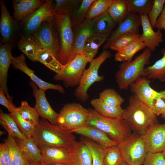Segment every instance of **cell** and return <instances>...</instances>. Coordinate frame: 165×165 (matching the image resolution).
Masks as SVG:
<instances>
[{"label":"cell","mask_w":165,"mask_h":165,"mask_svg":"<svg viewBox=\"0 0 165 165\" xmlns=\"http://www.w3.org/2000/svg\"><path fill=\"white\" fill-rule=\"evenodd\" d=\"M157 116L151 108L133 94L129 97L128 105L123 109L122 118L134 133L141 135L159 123Z\"/></svg>","instance_id":"cell-1"},{"label":"cell","mask_w":165,"mask_h":165,"mask_svg":"<svg viewBox=\"0 0 165 165\" xmlns=\"http://www.w3.org/2000/svg\"><path fill=\"white\" fill-rule=\"evenodd\" d=\"M32 138L38 146L61 147L72 145L75 141L72 133L53 125L41 118Z\"/></svg>","instance_id":"cell-2"},{"label":"cell","mask_w":165,"mask_h":165,"mask_svg":"<svg viewBox=\"0 0 165 165\" xmlns=\"http://www.w3.org/2000/svg\"><path fill=\"white\" fill-rule=\"evenodd\" d=\"M88 110L89 115L86 125L94 126L100 129L119 144L131 134V130L122 117L105 116L94 109H89Z\"/></svg>","instance_id":"cell-3"},{"label":"cell","mask_w":165,"mask_h":165,"mask_svg":"<svg viewBox=\"0 0 165 165\" xmlns=\"http://www.w3.org/2000/svg\"><path fill=\"white\" fill-rule=\"evenodd\" d=\"M151 51L148 48L130 62H124L116 75V82L121 90H126L140 78L144 76L145 66L149 64Z\"/></svg>","instance_id":"cell-4"},{"label":"cell","mask_w":165,"mask_h":165,"mask_svg":"<svg viewBox=\"0 0 165 165\" xmlns=\"http://www.w3.org/2000/svg\"><path fill=\"white\" fill-rule=\"evenodd\" d=\"M53 13V21L58 33L60 44L59 61L64 65L73 59L74 33L70 15L66 13Z\"/></svg>","instance_id":"cell-5"},{"label":"cell","mask_w":165,"mask_h":165,"mask_svg":"<svg viewBox=\"0 0 165 165\" xmlns=\"http://www.w3.org/2000/svg\"><path fill=\"white\" fill-rule=\"evenodd\" d=\"M111 56L110 51L104 50L98 57L90 62V66L84 71L80 83L75 92L78 100L83 102L87 101L89 98L87 92L90 87L95 82L104 79L102 75H99L98 70L103 63Z\"/></svg>","instance_id":"cell-6"},{"label":"cell","mask_w":165,"mask_h":165,"mask_svg":"<svg viewBox=\"0 0 165 165\" xmlns=\"http://www.w3.org/2000/svg\"><path fill=\"white\" fill-rule=\"evenodd\" d=\"M59 114L57 126L70 132L86 124L89 112L80 104L72 103L65 105Z\"/></svg>","instance_id":"cell-7"},{"label":"cell","mask_w":165,"mask_h":165,"mask_svg":"<svg viewBox=\"0 0 165 165\" xmlns=\"http://www.w3.org/2000/svg\"><path fill=\"white\" fill-rule=\"evenodd\" d=\"M118 147L124 161L130 165L143 164L148 153L141 135L134 133Z\"/></svg>","instance_id":"cell-8"},{"label":"cell","mask_w":165,"mask_h":165,"mask_svg":"<svg viewBox=\"0 0 165 165\" xmlns=\"http://www.w3.org/2000/svg\"><path fill=\"white\" fill-rule=\"evenodd\" d=\"M0 7L1 42L15 48L22 37L19 23L11 16L3 0L0 1Z\"/></svg>","instance_id":"cell-9"},{"label":"cell","mask_w":165,"mask_h":165,"mask_svg":"<svg viewBox=\"0 0 165 165\" xmlns=\"http://www.w3.org/2000/svg\"><path fill=\"white\" fill-rule=\"evenodd\" d=\"M88 62L83 56L78 54L64 65L61 72L56 74L53 79L57 81H62L67 88L79 85Z\"/></svg>","instance_id":"cell-10"},{"label":"cell","mask_w":165,"mask_h":165,"mask_svg":"<svg viewBox=\"0 0 165 165\" xmlns=\"http://www.w3.org/2000/svg\"><path fill=\"white\" fill-rule=\"evenodd\" d=\"M53 17L43 22L32 35L40 42L43 49L51 52L59 61L60 42L57 30L53 21Z\"/></svg>","instance_id":"cell-11"},{"label":"cell","mask_w":165,"mask_h":165,"mask_svg":"<svg viewBox=\"0 0 165 165\" xmlns=\"http://www.w3.org/2000/svg\"><path fill=\"white\" fill-rule=\"evenodd\" d=\"M53 1L45 0L39 7L19 23L22 37L32 35L43 22L53 16L51 9Z\"/></svg>","instance_id":"cell-12"},{"label":"cell","mask_w":165,"mask_h":165,"mask_svg":"<svg viewBox=\"0 0 165 165\" xmlns=\"http://www.w3.org/2000/svg\"><path fill=\"white\" fill-rule=\"evenodd\" d=\"M148 152H162L165 149V123L156 124L141 135Z\"/></svg>","instance_id":"cell-13"},{"label":"cell","mask_w":165,"mask_h":165,"mask_svg":"<svg viewBox=\"0 0 165 165\" xmlns=\"http://www.w3.org/2000/svg\"><path fill=\"white\" fill-rule=\"evenodd\" d=\"M39 148L43 161L47 165L63 163H72L74 152L72 145L61 147L43 146Z\"/></svg>","instance_id":"cell-14"},{"label":"cell","mask_w":165,"mask_h":165,"mask_svg":"<svg viewBox=\"0 0 165 165\" xmlns=\"http://www.w3.org/2000/svg\"><path fill=\"white\" fill-rule=\"evenodd\" d=\"M30 85L35 100L34 108L41 118L47 120L53 125H57L59 114L52 108L46 98L45 91L39 89L33 82Z\"/></svg>","instance_id":"cell-15"},{"label":"cell","mask_w":165,"mask_h":165,"mask_svg":"<svg viewBox=\"0 0 165 165\" xmlns=\"http://www.w3.org/2000/svg\"><path fill=\"white\" fill-rule=\"evenodd\" d=\"M12 64L14 68L22 71L28 76L39 89L45 91L49 89H52L61 93H65L64 88L61 85L45 82L37 77L35 74L34 71L28 67L25 55L23 53L17 57H14Z\"/></svg>","instance_id":"cell-16"},{"label":"cell","mask_w":165,"mask_h":165,"mask_svg":"<svg viewBox=\"0 0 165 165\" xmlns=\"http://www.w3.org/2000/svg\"><path fill=\"white\" fill-rule=\"evenodd\" d=\"M151 81L141 77L130 86L131 92L141 101L152 108L154 100L160 95L150 86Z\"/></svg>","instance_id":"cell-17"},{"label":"cell","mask_w":165,"mask_h":165,"mask_svg":"<svg viewBox=\"0 0 165 165\" xmlns=\"http://www.w3.org/2000/svg\"><path fill=\"white\" fill-rule=\"evenodd\" d=\"M141 26V23L140 15L130 12L123 20L119 23L116 28L108 38L103 49H108L110 44L121 35L131 32L138 33L139 27Z\"/></svg>","instance_id":"cell-18"},{"label":"cell","mask_w":165,"mask_h":165,"mask_svg":"<svg viewBox=\"0 0 165 165\" xmlns=\"http://www.w3.org/2000/svg\"><path fill=\"white\" fill-rule=\"evenodd\" d=\"M70 132L82 135L107 148L117 146L119 144L118 142L111 139L105 132L93 126L86 125Z\"/></svg>","instance_id":"cell-19"},{"label":"cell","mask_w":165,"mask_h":165,"mask_svg":"<svg viewBox=\"0 0 165 165\" xmlns=\"http://www.w3.org/2000/svg\"><path fill=\"white\" fill-rule=\"evenodd\" d=\"M12 47L10 45L0 43V86L7 98L12 102L13 98L9 94L7 86L8 72L12 64L13 57Z\"/></svg>","instance_id":"cell-20"},{"label":"cell","mask_w":165,"mask_h":165,"mask_svg":"<svg viewBox=\"0 0 165 165\" xmlns=\"http://www.w3.org/2000/svg\"><path fill=\"white\" fill-rule=\"evenodd\" d=\"M140 15L143 30L141 37L146 47L151 51H153L163 41L162 33L160 30L156 31L153 30L148 15Z\"/></svg>","instance_id":"cell-21"},{"label":"cell","mask_w":165,"mask_h":165,"mask_svg":"<svg viewBox=\"0 0 165 165\" xmlns=\"http://www.w3.org/2000/svg\"><path fill=\"white\" fill-rule=\"evenodd\" d=\"M77 26L75 33L73 32V58L81 53L86 42L94 33L91 20L85 19Z\"/></svg>","instance_id":"cell-22"},{"label":"cell","mask_w":165,"mask_h":165,"mask_svg":"<svg viewBox=\"0 0 165 165\" xmlns=\"http://www.w3.org/2000/svg\"><path fill=\"white\" fill-rule=\"evenodd\" d=\"M16 140L24 155L30 163L33 165H47L44 161L41 151L32 137Z\"/></svg>","instance_id":"cell-23"},{"label":"cell","mask_w":165,"mask_h":165,"mask_svg":"<svg viewBox=\"0 0 165 165\" xmlns=\"http://www.w3.org/2000/svg\"><path fill=\"white\" fill-rule=\"evenodd\" d=\"M45 0H13V14L16 21L20 22L39 7Z\"/></svg>","instance_id":"cell-24"},{"label":"cell","mask_w":165,"mask_h":165,"mask_svg":"<svg viewBox=\"0 0 165 165\" xmlns=\"http://www.w3.org/2000/svg\"><path fill=\"white\" fill-rule=\"evenodd\" d=\"M109 35L93 33L86 42L80 54L90 62L97 53L100 46L108 39Z\"/></svg>","instance_id":"cell-25"},{"label":"cell","mask_w":165,"mask_h":165,"mask_svg":"<svg viewBox=\"0 0 165 165\" xmlns=\"http://www.w3.org/2000/svg\"><path fill=\"white\" fill-rule=\"evenodd\" d=\"M17 46L22 53L33 62L37 61L36 55L38 51L43 48L40 42L32 35L22 37Z\"/></svg>","instance_id":"cell-26"},{"label":"cell","mask_w":165,"mask_h":165,"mask_svg":"<svg viewBox=\"0 0 165 165\" xmlns=\"http://www.w3.org/2000/svg\"><path fill=\"white\" fill-rule=\"evenodd\" d=\"M146 47L141 35L140 37L117 51L115 55V60L122 62H130L137 53Z\"/></svg>","instance_id":"cell-27"},{"label":"cell","mask_w":165,"mask_h":165,"mask_svg":"<svg viewBox=\"0 0 165 165\" xmlns=\"http://www.w3.org/2000/svg\"><path fill=\"white\" fill-rule=\"evenodd\" d=\"M74 156L73 165H92V157L88 146L82 141H75L72 144Z\"/></svg>","instance_id":"cell-28"},{"label":"cell","mask_w":165,"mask_h":165,"mask_svg":"<svg viewBox=\"0 0 165 165\" xmlns=\"http://www.w3.org/2000/svg\"><path fill=\"white\" fill-rule=\"evenodd\" d=\"M10 153L11 165H30V163L25 156L18 146L15 138L8 134L4 140Z\"/></svg>","instance_id":"cell-29"},{"label":"cell","mask_w":165,"mask_h":165,"mask_svg":"<svg viewBox=\"0 0 165 165\" xmlns=\"http://www.w3.org/2000/svg\"><path fill=\"white\" fill-rule=\"evenodd\" d=\"M91 21L94 33L109 35L116 24L108 11L94 18Z\"/></svg>","instance_id":"cell-30"},{"label":"cell","mask_w":165,"mask_h":165,"mask_svg":"<svg viewBox=\"0 0 165 165\" xmlns=\"http://www.w3.org/2000/svg\"><path fill=\"white\" fill-rule=\"evenodd\" d=\"M162 57L152 65L145 68L144 76L148 79L165 81V47L161 50Z\"/></svg>","instance_id":"cell-31"},{"label":"cell","mask_w":165,"mask_h":165,"mask_svg":"<svg viewBox=\"0 0 165 165\" xmlns=\"http://www.w3.org/2000/svg\"><path fill=\"white\" fill-rule=\"evenodd\" d=\"M37 61H39L56 74L60 73L64 65L62 64L50 51L42 48L36 55Z\"/></svg>","instance_id":"cell-32"},{"label":"cell","mask_w":165,"mask_h":165,"mask_svg":"<svg viewBox=\"0 0 165 165\" xmlns=\"http://www.w3.org/2000/svg\"><path fill=\"white\" fill-rule=\"evenodd\" d=\"M107 11L116 23L123 20L130 12L127 0H113Z\"/></svg>","instance_id":"cell-33"},{"label":"cell","mask_w":165,"mask_h":165,"mask_svg":"<svg viewBox=\"0 0 165 165\" xmlns=\"http://www.w3.org/2000/svg\"><path fill=\"white\" fill-rule=\"evenodd\" d=\"M81 140L89 148L92 157V165H104V160L108 148L92 140L82 137Z\"/></svg>","instance_id":"cell-34"},{"label":"cell","mask_w":165,"mask_h":165,"mask_svg":"<svg viewBox=\"0 0 165 165\" xmlns=\"http://www.w3.org/2000/svg\"><path fill=\"white\" fill-rule=\"evenodd\" d=\"M90 104L94 110L102 115L112 118L122 117L124 109L121 107H111L103 102L99 98L91 100Z\"/></svg>","instance_id":"cell-35"},{"label":"cell","mask_w":165,"mask_h":165,"mask_svg":"<svg viewBox=\"0 0 165 165\" xmlns=\"http://www.w3.org/2000/svg\"><path fill=\"white\" fill-rule=\"evenodd\" d=\"M0 123L8 134L14 138L22 140L27 138L21 132L12 117L9 114L4 112L2 109L0 111Z\"/></svg>","instance_id":"cell-36"},{"label":"cell","mask_w":165,"mask_h":165,"mask_svg":"<svg viewBox=\"0 0 165 165\" xmlns=\"http://www.w3.org/2000/svg\"><path fill=\"white\" fill-rule=\"evenodd\" d=\"M17 111L25 120L35 127L39 120V116L34 107H31L27 101H23L19 107L16 108Z\"/></svg>","instance_id":"cell-37"},{"label":"cell","mask_w":165,"mask_h":165,"mask_svg":"<svg viewBox=\"0 0 165 165\" xmlns=\"http://www.w3.org/2000/svg\"><path fill=\"white\" fill-rule=\"evenodd\" d=\"M82 0H53L51 9L53 13H66L70 15L80 4Z\"/></svg>","instance_id":"cell-38"},{"label":"cell","mask_w":165,"mask_h":165,"mask_svg":"<svg viewBox=\"0 0 165 165\" xmlns=\"http://www.w3.org/2000/svg\"><path fill=\"white\" fill-rule=\"evenodd\" d=\"M113 0H95L87 12L86 19L92 20L107 11Z\"/></svg>","instance_id":"cell-39"},{"label":"cell","mask_w":165,"mask_h":165,"mask_svg":"<svg viewBox=\"0 0 165 165\" xmlns=\"http://www.w3.org/2000/svg\"><path fill=\"white\" fill-rule=\"evenodd\" d=\"M95 0H82L78 7L70 14L72 26H77L85 19L89 8Z\"/></svg>","instance_id":"cell-40"},{"label":"cell","mask_w":165,"mask_h":165,"mask_svg":"<svg viewBox=\"0 0 165 165\" xmlns=\"http://www.w3.org/2000/svg\"><path fill=\"white\" fill-rule=\"evenodd\" d=\"M99 98L104 103L112 107H119L124 99L114 89H107L100 93Z\"/></svg>","instance_id":"cell-41"},{"label":"cell","mask_w":165,"mask_h":165,"mask_svg":"<svg viewBox=\"0 0 165 165\" xmlns=\"http://www.w3.org/2000/svg\"><path fill=\"white\" fill-rule=\"evenodd\" d=\"M130 12L139 15H148L153 4V0H127Z\"/></svg>","instance_id":"cell-42"},{"label":"cell","mask_w":165,"mask_h":165,"mask_svg":"<svg viewBox=\"0 0 165 165\" xmlns=\"http://www.w3.org/2000/svg\"><path fill=\"white\" fill-rule=\"evenodd\" d=\"M141 36V35L138 33L135 32L126 33L119 36L113 41L109 46L108 49L117 51Z\"/></svg>","instance_id":"cell-43"},{"label":"cell","mask_w":165,"mask_h":165,"mask_svg":"<svg viewBox=\"0 0 165 165\" xmlns=\"http://www.w3.org/2000/svg\"><path fill=\"white\" fill-rule=\"evenodd\" d=\"M9 115L14 120L21 132L27 138L32 137L35 127L24 119L16 111Z\"/></svg>","instance_id":"cell-44"},{"label":"cell","mask_w":165,"mask_h":165,"mask_svg":"<svg viewBox=\"0 0 165 165\" xmlns=\"http://www.w3.org/2000/svg\"><path fill=\"white\" fill-rule=\"evenodd\" d=\"M124 161L118 146L108 148L104 159V165H120Z\"/></svg>","instance_id":"cell-45"},{"label":"cell","mask_w":165,"mask_h":165,"mask_svg":"<svg viewBox=\"0 0 165 165\" xmlns=\"http://www.w3.org/2000/svg\"><path fill=\"white\" fill-rule=\"evenodd\" d=\"M165 0H154L152 8L148 16L151 25L153 28L156 27L157 20L163 10Z\"/></svg>","instance_id":"cell-46"},{"label":"cell","mask_w":165,"mask_h":165,"mask_svg":"<svg viewBox=\"0 0 165 165\" xmlns=\"http://www.w3.org/2000/svg\"><path fill=\"white\" fill-rule=\"evenodd\" d=\"M152 108L157 116L165 113V90L154 100Z\"/></svg>","instance_id":"cell-47"},{"label":"cell","mask_w":165,"mask_h":165,"mask_svg":"<svg viewBox=\"0 0 165 165\" xmlns=\"http://www.w3.org/2000/svg\"><path fill=\"white\" fill-rule=\"evenodd\" d=\"M143 165H165V160L162 152H148Z\"/></svg>","instance_id":"cell-48"},{"label":"cell","mask_w":165,"mask_h":165,"mask_svg":"<svg viewBox=\"0 0 165 165\" xmlns=\"http://www.w3.org/2000/svg\"><path fill=\"white\" fill-rule=\"evenodd\" d=\"M11 159L9 151L5 143L0 144V165H11Z\"/></svg>","instance_id":"cell-49"},{"label":"cell","mask_w":165,"mask_h":165,"mask_svg":"<svg viewBox=\"0 0 165 165\" xmlns=\"http://www.w3.org/2000/svg\"><path fill=\"white\" fill-rule=\"evenodd\" d=\"M0 104L6 108L10 113H13L16 111V107L12 102L7 97L6 94L2 89L0 87Z\"/></svg>","instance_id":"cell-50"},{"label":"cell","mask_w":165,"mask_h":165,"mask_svg":"<svg viewBox=\"0 0 165 165\" xmlns=\"http://www.w3.org/2000/svg\"><path fill=\"white\" fill-rule=\"evenodd\" d=\"M165 26V3L162 11L158 18L156 24V27L159 30L164 28Z\"/></svg>","instance_id":"cell-51"},{"label":"cell","mask_w":165,"mask_h":165,"mask_svg":"<svg viewBox=\"0 0 165 165\" xmlns=\"http://www.w3.org/2000/svg\"><path fill=\"white\" fill-rule=\"evenodd\" d=\"M47 165H73V164L71 163H63L48 164Z\"/></svg>","instance_id":"cell-52"},{"label":"cell","mask_w":165,"mask_h":165,"mask_svg":"<svg viewBox=\"0 0 165 165\" xmlns=\"http://www.w3.org/2000/svg\"><path fill=\"white\" fill-rule=\"evenodd\" d=\"M163 157L165 160V149L162 152Z\"/></svg>","instance_id":"cell-53"},{"label":"cell","mask_w":165,"mask_h":165,"mask_svg":"<svg viewBox=\"0 0 165 165\" xmlns=\"http://www.w3.org/2000/svg\"><path fill=\"white\" fill-rule=\"evenodd\" d=\"M161 117L164 119L165 121V113L161 115Z\"/></svg>","instance_id":"cell-54"},{"label":"cell","mask_w":165,"mask_h":165,"mask_svg":"<svg viewBox=\"0 0 165 165\" xmlns=\"http://www.w3.org/2000/svg\"><path fill=\"white\" fill-rule=\"evenodd\" d=\"M120 165H130L125 162L124 161L123 163Z\"/></svg>","instance_id":"cell-55"},{"label":"cell","mask_w":165,"mask_h":165,"mask_svg":"<svg viewBox=\"0 0 165 165\" xmlns=\"http://www.w3.org/2000/svg\"><path fill=\"white\" fill-rule=\"evenodd\" d=\"M163 29H164V30H165V27H164V28Z\"/></svg>","instance_id":"cell-56"},{"label":"cell","mask_w":165,"mask_h":165,"mask_svg":"<svg viewBox=\"0 0 165 165\" xmlns=\"http://www.w3.org/2000/svg\"><path fill=\"white\" fill-rule=\"evenodd\" d=\"M30 165H32V164H30Z\"/></svg>","instance_id":"cell-57"}]
</instances>
